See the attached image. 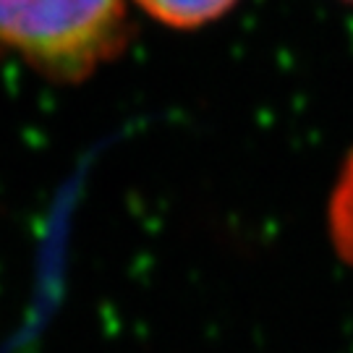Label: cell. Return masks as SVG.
I'll return each instance as SVG.
<instances>
[{
    "label": "cell",
    "mask_w": 353,
    "mask_h": 353,
    "mask_svg": "<svg viewBox=\"0 0 353 353\" xmlns=\"http://www.w3.org/2000/svg\"><path fill=\"white\" fill-rule=\"evenodd\" d=\"M327 228L338 256L353 270V152L345 157L341 176L330 194Z\"/></svg>",
    "instance_id": "3"
},
{
    "label": "cell",
    "mask_w": 353,
    "mask_h": 353,
    "mask_svg": "<svg viewBox=\"0 0 353 353\" xmlns=\"http://www.w3.org/2000/svg\"><path fill=\"white\" fill-rule=\"evenodd\" d=\"M157 24L170 29H199L223 19L239 0H134Z\"/></svg>",
    "instance_id": "2"
},
{
    "label": "cell",
    "mask_w": 353,
    "mask_h": 353,
    "mask_svg": "<svg viewBox=\"0 0 353 353\" xmlns=\"http://www.w3.org/2000/svg\"><path fill=\"white\" fill-rule=\"evenodd\" d=\"M131 34L128 0H0V55L61 84L97 74Z\"/></svg>",
    "instance_id": "1"
},
{
    "label": "cell",
    "mask_w": 353,
    "mask_h": 353,
    "mask_svg": "<svg viewBox=\"0 0 353 353\" xmlns=\"http://www.w3.org/2000/svg\"><path fill=\"white\" fill-rule=\"evenodd\" d=\"M343 3H351V6H353V0H343Z\"/></svg>",
    "instance_id": "4"
}]
</instances>
